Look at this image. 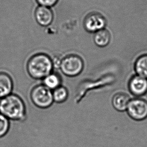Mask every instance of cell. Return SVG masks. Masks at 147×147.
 <instances>
[{"label":"cell","instance_id":"6da1fadb","mask_svg":"<svg viewBox=\"0 0 147 147\" xmlns=\"http://www.w3.org/2000/svg\"><path fill=\"white\" fill-rule=\"evenodd\" d=\"M0 113L9 120L24 121L26 108L21 98L14 94L0 99Z\"/></svg>","mask_w":147,"mask_h":147},{"label":"cell","instance_id":"7a4b0ae2","mask_svg":"<svg viewBox=\"0 0 147 147\" xmlns=\"http://www.w3.org/2000/svg\"><path fill=\"white\" fill-rule=\"evenodd\" d=\"M27 69L32 78L36 80H42L53 71L52 59L46 54H36L29 59Z\"/></svg>","mask_w":147,"mask_h":147},{"label":"cell","instance_id":"3957f363","mask_svg":"<svg viewBox=\"0 0 147 147\" xmlns=\"http://www.w3.org/2000/svg\"><path fill=\"white\" fill-rule=\"evenodd\" d=\"M84 65V61L80 56L69 55L61 59L59 71L65 76L76 77L81 73Z\"/></svg>","mask_w":147,"mask_h":147},{"label":"cell","instance_id":"277c9868","mask_svg":"<svg viewBox=\"0 0 147 147\" xmlns=\"http://www.w3.org/2000/svg\"><path fill=\"white\" fill-rule=\"evenodd\" d=\"M31 98L33 104L40 108H48L54 102L53 91L43 84L37 85L33 89Z\"/></svg>","mask_w":147,"mask_h":147},{"label":"cell","instance_id":"5b68a950","mask_svg":"<svg viewBox=\"0 0 147 147\" xmlns=\"http://www.w3.org/2000/svg\"><path fill=\"white\" fill-rule=\"evenodd\" d=\"M106 24L107 21L105 17L96 12L88 14L84 20V28L89 32L95 33L103 29Z\"/></svg>","mask_w":147,"mask_h":147},{"label":"cell","instance_id":"8992f818","mask_svg":"<svg viewBox=\"0 0 147 147\" xmlns=\"http://www.w3.org/2000/svg\"><path fill=\"white\" fill-rule=\"evenodd\" d=\"M127 109L130 117L136 121H142L147 117V102L142 99L130 100Z\"/></svg>","mask_w":147,"mask_h":147},{"label":"cell","instance_id":"52a82bcc","mask_svg":"<svg viewBox=\"0 0 147 147\" xmlns=\"http://www.w3.org/2000/svg\"><path fill=\"white\" fill-rule=\"evenodd\" d=\"M129 89L135 96L143 95L147 92V79L139 75H135L129 82Z\"/></svg>","mask_w":147,"mask_h":147},{"label":"cell","instance_id":"ba28073f","mask_svg":"<svg viewBox=\"0 0 147 147\" xmlns=\"http://www.w3.org/2000/svg\"><path fill=\"white\" fill-rule=\"evenodd\" d=\"M35 18L40 25L47 26L53 20V13L49 7L40 6L35 10Z\"/></svg>","mask_w":147,"mask_h":147},{"label":"cell","instance_id":"9c48e42d","mask_svg":"<svg viewBox=\"0 0 147 147\" xmlns=\"http://www.w3.org/2000/svg\"><path fill=\"white\" fill-rule=\"evenodd\" d=\"M13 83L10 76L5 73H0V99L12 93Z\"/></svg>","mask_w":147,"mask_h":147},{"label":"cell","instance_id":"30bf717a","mask_svg":"<svg viewBox=\"0 0 147 147\" xmlns=\"http://www.w3.org/2000/svg\"><path fill=\"white\" fill-rule=\"evenodd\" d=\"M42 84L52 91L62 85V79L59 72L53 71L42 79Z\"/></svg>","mask_w":147,"mask_h":147},{"label":"cell","instance_id":"8fae6325","mask_svg":"<svg viewBox=\"0 0 147 147\" xmlns=\"http://www.w3.org/2000/svg\"><path fill=\"white\" fill-rule=\"evenodd\" d=\"M130 98L127 94L119 93L113 96L112 100L113 106L115 109L120 111L127 110Z\"/></svg>","mask_w":147,"mask_h":147},{"label":"cell","instance_id":"7c38bea8","mask_svg":"<svg viewBox=\"0 0 147 147\" xmlns=\"http://www.w3.org/2000/svg\"><path fill=\"white\" fill-rule=\"evenodd\" d=\"M111 40V34L109 31L103 29L95 33L94 41L96 45L99 47H105L109 45Z\"/></svg>","mask_w":147,"mask_h":147},{"label":"cell","instance_id":"4fadbf2b","mask_svg":"<svg viewBox=\"0 0 147 147\" xmlns=\"http://www.w3.org/2000/svg\"><path fill=\"white\" fill-rule=\"evenodd\" d=\"M135 69L138 75L147 79V54L141 55L137 59Z\"/></svg>","mask_w":147,"mask_h":147},{"label":"cell","instance_id":"5bb4252c","mask_svg":"<svg viewBox=\"0 0 147 147\" xmlns=\"http://www.w3.org/2000/svg\"><path fill=\"white\" fill-rule=\"evenodd\" d=\"M54 102L61 103L65 102L69 98V91L63 86H59L53 91Z\"/></svg>","mask_w":147,"mask_h":147},{"label":"cell","instance_id":"9a60e30c","mask_svg":"<svg viewBox=\"0 0 147 147\" xmlns=\"http://www.w3.org/2000/svg\"><path fill=\"white\" fill-rule=\"evenodd\" d=\"M10 127V121L0 113V138L4 137L8 133Z\"/></svg>","mask_w":147,"mask_h":147},{"label":"cell","instance_id":"2e32d148","mask_svg":"<svg viewBox=\"0 0 147 147\" xmlns=\"http://www.w3.org/2000/svg\"><path fill=\"white\" fill-rule=\"evenodd\" d=\"M36 1L40 6L49 7L54 6L58 0H36Z\"/></svg>","mask_w":147,"mask_h":147}]
</instances>
